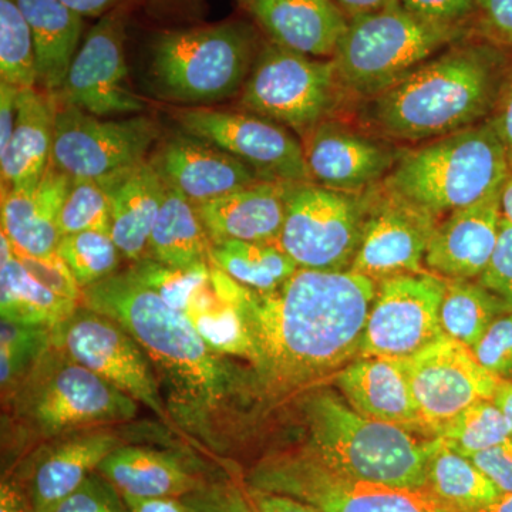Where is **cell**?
Masks as SVG:
<instances>
[{
	"mask_svg": "<svg viewBox=\"0 0 512 512\" xmlns=\"http://www.w3.org/2000/svg\"><path fill=\"white\" fill-rule=\"evenodd\" d=\"M83 305L117 320L146 350L175 433L222 461L234 457L255 407L269 403L254 369L212 348L128 271L84 288Z\"/></svg>",
	"mask_w": 512,
	"mask_h": 512,
	"instance_id": "1",
	"label": "cell"
},
{
	"mask_svg": "<svg viewBox=\"0 0 512 512\" xmlns=\"http://www.w3.org/2000/svg\"><path fill=\"white\" fill-rule=\"evenodd\" d=\"M215 279L244 320L249 366L269 403L301 396L359 356L377 284L350 271L302 269L259 293L218 269Z\"/></svg>",
	"mask_w": 512,
	"mask_h": 512,
	"instance_id": "2",
	"label": "cell"
},
{
	"mask_svg": "<svg viewBox=\"0 0 512 512\" xmlns=\"http://www.w3.org/2000/svg\"><path fill=\"white\" fill-rule=\"evenodd\" d=\"M503 57L467 37L389 90L365 100L359 117L393 143L424 144L483 123L497 104Z\"/></svg>",
	"mask_w": 512,
	"mask_h": 512,
	"instance_id": "3",
	"label": "cell"
},
{
	"mask_svg": "<svg viewBox=\"0 0 512 512\" xmlns=\"http://www.w3.org/2000/svg\"><path fill=\"white\" fill-rule=\"evenodd\" d=\"M305 446L346 476L392 487L427 488L431 458L443 444L399 426L367 419L328 389H311L298 403Z\"/></svg>",
	"mask_w": 512,
	"mask_h": 512,
	"instance_id": "4",
	"label": "cell"
},
{
	"mask_svg": "<svg viewBox=\"0 0 512 512\" xmlns=\"http://www.w3.org/2000/svg\"><path fill=\"white\" fill-rule=\"evenodd\" d=\"M510 171L503 140L488 120L404 150L383 185L439 220L500 192Z\"/></svg>",
	"mask_w": 512,
	"mask_h": 512,
	"instance_id": "5",
	"label": "cell"
},
{
	"mask_svg": "<svg viewBox=\"0 0 512 512\" xmlns=\"http://www.w3.org/2000/svg\"><path fill=\"white\" fill-rule=\"evenodd\" d=\"M264 40L245 20L165 30L151 45L154 92L184 107H211L239 96Z\"/></svg>",
	"mask_w": 512,
	"mask_h": 512,
	"instance_id": "6",
	"label": "cell"
},
{
	"mask_svg": "<svg viewBox=\"0 0 512 512\" xmlns=\"http://www.w3.org/2000/svg\"><path fill=\"white\" fill-rule=\"evenodd\" d=\"M3 403L30 437L46 443L138 414L136 400L55 346Z\"/></svg>",
	"mask_w": 512,
	"mask_h": 512,
	"instance_id": "7",
	"label": "cell"
},
{
	"mask_svg": "<svg viewBox=\"0 0 512 512\" xmlns=\"http://www.w3.org/2000/svg\"><path fill=\"white\" fill-rule=\"evenodd\" d=\"M470 36L471 28L429 22L397 2L349 19L333 60L345 93L365 101L386 92L427 60Z\"/></svg>",
	"mask_w": 512,
	"mask_h": 512,
	"instance_id": "8",
	"label": "cell"
},
{
	"mask_svg": "<svg viewBox=\"0 0 512 512\" xmlns=\"http://www.w3.org/2000/svg\"><path fill=\"white\" fill-rule=\"evenodd\" d=\"M242 481L255 490L295 498L320 512H461L427 488L412 490L346 476L305 446L266 454Z\"/></svg>",
	"mask_w": 512,
	"mask_h": 512,
	"instance_id": "9",
	"label": "cell"
},
{
	"mask_svg": "<svg viewBox=\"0 0 512 512\" xmlns=\"http://www.w3.org/2000/svg\"><path fill=\"white\" fill-rule=\"evenodd\" d=\"M343 93L335 60L302 55L265 39L238 109L276 121L303 138L330 119Z\"/></svg>",
	"mask_w": 512,
	"mask_h": 512,
	"instance_id": "10",
	"label": "cell"
},
{
	"mask_svg": "<svg viewBox=\"0 0 512 512\" xmlns=\"http://www.w3.org/2000/svg\"><path fill=\"white\" fill-rule=\"evenodd\" d=\"M375 188L352 194L315 183H289L278 244L299 268L349 271Z\"/></svg>",
	"mask_w": 512,
	"mask_h": 512,
	"instance_id": "11",
	"label": "cell"
},
{
	"mask_svg": "<svg viewBox=\"0 0 512 512\" xmlns=\"http://www.w3.org/2000/svg\"><path fill=\"white\" fill-rule=\"evenodd\" d=\"M53 346L143 404L174 431L150 357L117 320L82 305L53 329Z\"/></svg>",
	"mask_w": 512,
	"mask_h": 512,
	"instance_id": "12",
	"label": "cell"
},
{
	"mask_svg": "<svg viewBox=\"0 0 512 512\" xmlns=\"http://www.w3.org/2000/svg\"><path fill=\"white\" fill-rule=\"evenodd\" d=\"M158 140L150 116L109 120L57 104L52 164L73 180L100 181L146 161Z\"/></svg>",
	"mask_w": 512,
	"mask_h": 512,
	"instance_id": "13",
	"label": "cell"
},
{
	"mask_svg": "<svg viewBox=\"0 0 512 512\" xmlns=\"http://www.w3.org/2000/svg\"><path fill=\"white\" fill-rule=\"evenodd\" d=\"M173 116L181 131L238 158L266 181L312 183L301 141L276 121L214 107H181Z\"/></svg>",
	"mask_w": 512,
	"mask_h": 512,
	"instance_id": "14",
	"label": "cell"
},
{
	"mask_svg": "<svg viewBox=\"0 0 512 512\" xmlns=\"http://www.w3.org/2000/svg\"><path fill=\"white\" fill-rule=\"evenodd\" d=\"M131 8L97 20L74 57L62 89L52 94L59 106L76 107L93 116H123L146 110L128 79L127 23Z\"/></svg>",
	"mask_w": 512,
	"mask_h": 512,
	"instance_id": "15",
	"label": "cell"
},
{
	"mask_svg": "<svg viewBox=\"0 0 512 512\" xmlns=\"http://www.w3.org/2000/svg\"><path fill=\"white\" fill-rule=\"evenodd\" d=\"M446 279L406 274L377 284L357 357L406 359L443 336L440 309Z\"/></svg>",
	"mask_w": 512,
	"mask_h": 512,
	"instance_id": "16",
	"label": "cell"
},
{
	"mask_svg": "<svg viewBox=\"0 0 512 512\" xmlns=\"http://www.w3.org/2000/svg\"><path fill=\"white\" fill-rule=\"evenodd\" d=\"M397 360L409 379L421 426L430 439L467 407L493 400L500 383L477 362L473 350L447 335L416 355Z\"/></svg>",
	"mask_w": 512,
	"mask_h": 512,
	"instance_id": "17",
	"label": "cell"
},
{
	"mask_svg": "<svg viewBox=\"0 0 512 512\" xmlns=\"http://www.w3.org/2000/svg\"><path fill=\"white\" fill-rule=\"evenodd\" d=\"M439 220L384 188L373 191L362 241L350 272L376 284L393 276L424 274L423 262Z\"/></svg>",
	"mask_w": 512,
	"mask_h": 512,
	"instance_id": "18",
	"label": "cell"
},
{
	"mask_svg": "<svg viewBox=\"0 0 512 512\" xmlns=\"http://www.w3.org/2000/svg\"><path fill=\"white\" fill-rule=\"evenodd\" d=\"M302 146L312 183L352 194L383 184L404 153L387 138L333 119L309 131Z\"/></svg>",
	"mask_w": 512,
	"mask_h": 512,
	"instance_id": "19",
	"label": "cell"
},
{
	"mask_svg": "<svg viewBox=\"0 0 512 512\" xmlns=\"http://www.w3.org/2000/svg\"><path fill=\"white\" fill-rule=\"evenodd\" d=\"M123 444L114 427H100L67 434L37 448L30 457L26 481L20 483L32 511L53 512Z\"/></svg>",
	"mask_w": 512,
	"mask_h": 512,
	"instance_id": "20",
	"label": "cell"
},
{
	"mask_svg": "<svg viewBox=\"0 0 512 512\" xmlns=\"http://www.w3.org/2000/svg\"><path fill=\"white\" fill-rule=\"evenodd\" d=\"M148 161L165 184L194 204L266 181L248 164L184 131L160 138Z\"/></svg>",
	"mask_w": 512,
	"mask_h": 512,
	"instance_id": "21",
	"label": "cell"
},
{
	"mask_svg": "<svg viewBox=\"0 0 512 512\" xmlns=\"http://www.w3.org/2000/svg\"><path fill=\"white\" fill-rule=\"evenodd\" d=\"M500 192L451 212L437 224L424 258L430 271L451 281H473L483 275L500 237Z\"/></svg>",
	"mask_w": 512,
	"mask_h": 512,
	"instance_id": "22",
	"label": "cell"
},
{
	"mask_svg": "<svg viewBox=\"0 0 512 512\" xmlns=\"http://www.w3.org/2000/svg\"><path fill=\"white\" fill-rule=\"evenodd\" d=\"M266 39L293 52L333 59L349 19L335 0H239Z\"/></svg>",
	"mask_w": 512,
	"mask_h": 512,
	"instance_id": "23",
	"label": "cell"
},
{
	"mask_svg": "<svg viewBox=\"0 0 512 512\" xmlns=\"http://www.w3.org/2000/svg\"><path fill=\"white\" fill-rule=\"evenodd\" d=\"M335 383L349 406L367 419L393 424L426 437L409 379L399 360L356 357L338 372Z\"/></svg>",
	"mask_w": 512,
	"mask_h": 512,
	"instance_id": "24",
	"label": "cell"
},
{
	"mask_svg": "<svg viewBox=\"0 0 512 512\" xmlns=\"http://www.w3.org/2000/svg\"><path fill=\"white\" fill-rule=\"evenodd\" d=\"M288 184L261 181L195 204L211 244L278 242L284 227Z\"/></svg>",
	"mask_w": 512,
	"mask_h": 512,
	"instance_id": "25",
	"label": "cell"
},
{
	"mask_svg": "<svg viewBox=\"0 0 512 512\" xmlns=\"http://www.w3.org/2000/svg\"><path fill=\"white\" fill-rule=\"evenodd\" d=\"M72 183L50 163L35 191L2 190V232L16 251L39 258L56 255L60 212Z\"/></svg>",
	"mask_w": 512,
	"mask_h": 512,
	"instance_id": "26",
	"label": "cell"
},
{
	"mask_svg": "<svg viewBox=\"0 0 512 512\" xmlns=\"http://www.w3.org/2000/svg\"><path fill=\"white\" fill-rule=\"evenodd\" d=\"M57 104L39 87L20 90L18 120L0 153L2 190L35 191L52 163Z\"/></svg>",
	"mask_w": 512,
	"mask_h": 512,
	"instance_id": "27",
	"label": "cell"
},
{
	"mask_svg": "<svg viewBox=\"0 0 512 512\" xmlns=\"http://www.w3.org/2000/svg\"><path fill=\"white\" fill-rule=\"evenodd\" d=\"M110 200V235L121 255L136 262L148 252L165 183L150 161L100 180Z\"/></svg>",
	"mask_w": 512,
	"mask_h": 512,
	"instance_id": "28",
	"label": "cell"
},
{
	"mask_svg": "<svg viewBox=\"0 0 512 512\" xmlns=\"http://www.w3.org/2000/svg\"><path fill=\"white\" fill-rule=\"evenodd\" d=\"M97 471L131 497L183 498L207 480L175 451L131 444L116 448Z\"/></svg>",
	"mask_w": 512,
	"mask_h": 512,
	"instance_id": "29",
	"label": "cell"
},
{
	"mask_svg": "<svg viewBox=\"0 0 512 512\" xmlns=\"http://www.w3.org/2000/svg\"><path fill=\"white\" fill-rule=\"evenodd\" d=\"M35 45L37 87L55 94L62 89L82 46L84 18L59 0H15Z\"/></svg>",
	"mask_w": 512,
	"mask_h": 512,
	"instance_id": "30",
	"label": "cell"
},
{
	"mask_svg": "<svg viewBox=\"0 0 512 512\" xmlns=\"http://www.w3.org/2000/svg\"><path fill=\"white\" fill-rule=\"evenodd\" d=\"M82 302L63 298L30 274L12 242L0 234V316L23 325L55 329L66 322Z\"/></svg>",
	"mask_w": 512,
	"mask_h": 512,
	"instance_id": "31",
	"label": "cell"
},
{
	"mask_svg": "<svg viewBox=\"0 0 512 512\" xmlns=\"http://www.w3.org/2000/svg\"><path fill=\"white\" fill-rule=\"evenodd\" d=\"M210 247L194 202L165 184L163 204L148 244L150 258L174 268H191L210 262Z\"/></svg>",
	"mask_w": 512,
	"mask_h": 512,
	"instance_id": "32",
	"label": "cell"
},
{
	"mask_svg": "<svg viewBox=\"0 0 512 512\" xmlns=\"http://www.w3.org/2000/svg\"><path fill=\"white\" fill-rule=\"evenodd\" d=\"M210 262L239 285L259 293L278 291L299 269L278 242H217L211 244Z\"/></svg>",
	"mask_w": 512,
	"mask_h": 512,
	"instance_id": "33",
	"label": "cell"
},
{
	"mask_svg": "<svg viewBox=\"0 0 512 512\" xmlns=\"http://www.w3.org/2000/svg\"><path fill=\"white\" fill-rule=\"evenodd\" d=\"M505 313L510 311L504 302L478 282L446 279L440 309L444 335L473 349L491 323Z\"/></svg>",
	"mask_w": 512,
	"mask_h": 512,
	"instance_id": "34",
	"label": "cell"
},
{
	"mask_svg": "<svg viewBox=\"0 0 512 512\" xmlns=\"http://www.w3.org/2000/svg\"><path fill=\"white\" fill-rule=\"evenodd\" d=\"M427 490L461 512L484 507L501 494L470 458L444 444L431 458Z\"/></svg>",
	"mask_w": 512,
	"mask_h": 512,
	"instance_id": "35",
	"label": "cell"
},
{
	"mask_svg": "<svg viewBox=\"0 0 512 512\" xmlns=\"http://www.w3.org/2000/svg\"><path fill=\"white\" fill-rule=\"evenodd\" d=\"M434 439L468 457L512 439V431L494 400H481L447 421Z\"/></svg>",
	"mask_w": 512,
	"mask_h": 512,
	"instance_id": "36",
	"label": "cell"
},
{
	"mask_svg": "<svg viewBox=\"0 0 512 512\" xmlns=\"http://www.w3.org/2000/svg\"><path fill=\"white\" fill-rule=\"evenodd\" d=\"M53 329L2 319L0 323V386L6 400L33 367L52 349Z\"/></svg>",
	"mask_w": 512,
	"mask_h": 512,
	"instance_id": "37",
	"label": "cell"
},
{
	"mask_svg": "<svg viewBox=\"0 0 512 512\" xmlns=\"http://www.w3.org/2000/svg\"><path fill=\"white\" fill-rule=\"evenodd\" d=\"M0 82L19 90L37 87L32 32L15 0H0Z\"/></svg>",
	"mask_w": 512,
	"mask_h": 512,
	"instance_id": "38",
	"label": "cell"
},
{
	"mask_svg": "<svg viewBox=\"0 0 512 512\" xmlns=\"http://www.w3.org/2000/svg\"><path fill=\"white\" fill-rule=\"evenodd\" d=\"M56 254L82 289L117 274L120 256H123L111 235L100 231H84L60 238Z\"/></svg>",
	"mask_w": 512,
	"mask_h": 512,
	"instance_id": "39",
	"label": "cell"
},
{
	"mask_svg": "<svg viewBox=\"0 0 512 512\" xmlns=\"http://www.w3.org/2000/svg\"><path fill=\"white\" fill-rule=\"evenodd\" d=\"M128 272L156 292L168 306L184 315L195 296L210 284L212 266L211 262H205L191 268H174L144 256L134 262Z\"/></svg>",
	"mask_w": 512,
	"mask_h": 512,
	"instance_id": "40",
	"label": "cell"
},
{
	"mask_svg": "<svg viewBox=\"0 0 512 512\" xmlns=\"http://www.w3.org/2000/svg\"><path fill=\"white\" fill-rule=\"evenodd\" d=\"M110 200L100 181L73 180L59 217L60 238L84 231L110 234Z\"/></svg>",
	"mask_w": 512,
	"mask_h": 512,
	"instance_id": "41",
	"label": "cell"
},
{
	"mask_svg": "<svg viewBox=\"0 0 512 512\" xmlns=\"http://www.w3.org/2000/svg\"><path fill=\"white\" fill-rule=\"evenodd\" d=\"M471 350L488 373L512 380V312L498 316Z\"/></svg>",
	"mask_w": 512,
	"mask_h": 512,
	"instance_id": "42",
	"label": "cell"
},
{
	"mask_svg": "<svg viewBox=\"0 0 512 512\" xmlns=\"http://www.w3.org/2000/svg\"><path fill=\"white\" fill-rule=\"evenodd\" d=\"M53 512H130L120 491L99 471L87 477Z\"/></svg>",
	"mask_w": 512,
	"mask_h": 512,
	"instance_id": "43",
	"label": "cell"
},
{
	"mask_svg": "<svg viewBox=\"0 0 512 512\" xmlns=\"http://www.w3.org/2000/svg\"><path fill=\"white\" fill-rule=\"evenodd\" d=\"M477 282L498 296L512 312V225L505 218H501L500 237L490 265Z\"/></svg>",
	"mask_w": 512,
	"mask_h": 512,
	"instance_id": "44",
	"label": "cell"
},
{
	"mask_svg": "<svg viewBox=\"0 0 512 512\" xmlns=\"http://www.w3.org/2000/svg\"><path fill=\"white\" fill-rule=\"evenodd\" d=\"M15 252L22 264L28 268L30 274L39 279L43 285L52 289L57 295L63 296V298L83 303V289L77 284L72 272L59 258V255L39 258V256L20 254L16 249Z\"/></svg>",
	"mask_w": 512,
	"mask_h": 512,
	"instance_id": "45",
	"label": "cell"
},
{
	"mask_svg": "<svg viewBox=\"0 0 512 512\" xmlns=\"http://www.w3.org/2000/svg\"><path fill=\"white\" fill-rule=\"evenodd\" d=\"M413 15L440 25L471 28L476 18V0H399Z\"/></svg>",
	"mask_w": 512,
	"mask_h": 512,
	"instance_id": "46",
	"label": "cell"
},
{
	"mask_svg": "<svg viewBox=\"0 0 512 512\" xmlns=\"http://www.w3.org/2000/svg\"><path fill=\"white\" fill-rule=\"evenodd\" d=\"M478 32L488 42L512 49V0H476Z\"/></svg>",
	"mask_w": 512,
	"mask_h": 512,
	"instance_id": "47",
	"label": "cell"
},
{
	"mask_svg": "<svg viewBox=\"0 0 512 512\" xmlns=\"http://www.w3.org/2000/svg\"><path fill=\"white\" fill-rule=\"evenodd\" d=\"M501 493H512V439L468 456Z\"/></svg>",
	"mask_w": 512,
	"mask_h": 512,
	"instance_id": "48",
	"label": "cell"
},
{
	"mask_svg": "<svg viewBox=\"0 0 512 512\" xmlns=\"http://www.w3.org/2000/svg\"><path fill=\"white\" fill-rule=\"evenodd\" d=\"M244 483V481H242ZM245 491L255 512H320L311 505L301 503L295 498L286 495L266 493V491L255 490L245 484Z\"/></svg>",
	"mask_w": 512,
	"mask_h": 512,
	"instance_id": "49",
	"label": "cell"
},
{
	"mask_svg": "<svg viewBox=\"0 0 512 512\" xmlns=\"http://www.w3.org/2000/svg\"><path fill=\"white\" fill-rule=\"evenodd\" d=\"M18 87L0 82V153L8 147L18 120Z\"/></svg>",
	"mask_w": 512,
	"mask_h": 512,
	"instance_id": "50",
	"label": "cell"
},
{
	"mask_svg": "<svg viewBox=\"0 0 512 512\" xmlns=\"http://www.w3.org/2000/svg\"><path fill=\"white\" fill-rule=\"evenodd\" d=\"M83 18L100 19L120 8H133L140 0H59Z\"/></svg>",
	"mask_w": 512,
	"mask_h": 512,
	"instance_id": "51",
	"label": "cell"
},
{
	"mask_svg": "<svg viewBox=\"0 0 512 512\" xmlns=\"http://www.w3.org/2000/svg\"><path fill=\"white\" fill-rule=\"evenodd\" d=\"M130 512H191L183 498L177 497H131L123 495Z\"/></svg>",
	"mask_w": 512,
	"mask_h": 512,
	"instance_id": "52",
	"label": "cell"
},
{
	"mask_svg": "<svg viewBox=\"0 0 512 512\" xmlns=\"http://www.w3.org/2000/svg\"><path fill=\"white\" fill-rule=\"evenodd\" d=\"M500 109L495 114L493 124L503 140L507 151L508 163L512 170V80L500 99Z\"/></svg>",
	"mask_w": 512,
	"mask_h": 512,
	"instance_id": "53",
	"label": "cell"
},
{
	"mask_svg": "<svg viewBox=\"0 0 512 512\" xmlns=\"http://www.w3.org/2000/svg\"><path fill=\"white\" fill-rule=\"evenodd\" d=\"M0 512H33L28 495L18 480L3 478L0 485Z\"/></svg>",
	"mask_w": 512,
	"mask_h": 512,
	"instance_id": "54",
	"label": "cell"
},
{
	"mask_svg": "<svg viewBox=\"0 0 512 512\" xmlns=\"http://www.w3.org/2000/svg\"><path fill=\"white\" fill-rule=\"evenodd\" d=\"M342 12L348 16V19L356 16L366 15V13L377 12L384 8L394 5L399 0H335Z\"/></svg>",
	"mask_w": 512,
	"mask_h": 512,
	"instance_id": "55",
	"label": "cell"
},
{
	"mask_svg": "<svg viewBox=\"0 0 512 512\" xmlns=\"http://www.w3.org/2000/svg\"><path fill=\"white\" fill-rule=\"evenodd\" d=\"M494 403L503 410L504 416L507 417L512 431V382L511 380H500L497 392H495Z\"/></svg>",
	"mask_w": 512,
	"mask_h": 512,
	"instance_id": "56",
	"label": "cell"
},
{
	"mask_svg": "<svg viewBox=\"0 0 512 512\" xmlns=\"http://www.w3.org/2000/svg\"><path fill=\"white\" fill-rule=\"evenodd\" d=\"M154 6L165 10H184V12H194L200 8L201 0H151Z\"/></svg>",
	"mask_w": 512,
	"mask_h": 512,
	"instance_id": "57",
	"label": "cell"
},
{
	"mask_svg": "<svg viewBox=\"0 0 512 512\" xmlns=\"http://www.w3.org/2000/svg\"><path fill=\"white\" fill-rule=\"evenodd\" d=\"M468 512H512V493H501L490 504Z\"/></svg>",
	"mask_w": 512,
	"mask_h": 512,
	"instance_id": "58",
	"label": "cell"
},
{
	"mask_svg": "<svg viewBox=\"0 0 512 512\" xmlns=\"http://www.w3.org/2000/svg\"><path fill=\"white\" fill-rule=\"evenodd\" d=\"M500 204H501V214H503V218L510 222L512 225V175H508L507 180L501 187L500 192Z\"/></svg>",
	"mask_w": 512,
	"mask_h": 512,
	"instance_id": "59",
	"label": "cell"
},
{
	"mask_svg": "<svg viewBox=\"0 0 512 512\" xmlns=\"http://www.w3.org/2000/svg\"><path fill=\"white\" fill-rule=\"evenodd\" d=\"M511 382H512V380H511Z\"/></svg>",
	"mask_w": 512,
	"mask_h": 512,
	"instance_id": "60",
	"label": "cell"
}]
</instances>
